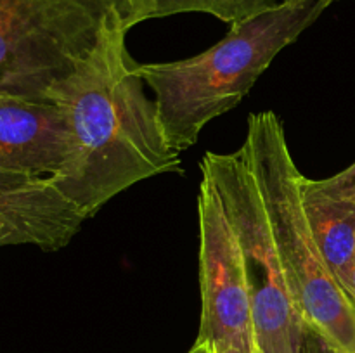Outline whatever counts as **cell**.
Wrapping results in <instances>:
<instances>
[{
    "label": "cell",
    "instance_id": "1",
    "mask_svg": "<svg viewBox=\"0 0 355 353\" xmlns=\"http://www.w3.org/2000/svg\"><path fill=\"white\" fill-rule=\"evenodd\" d=\"M128 30L125 16L111 19L96 47L44 93L61 107L71 141L68 165L51 180L87 218L137 182L182 172L127 51Z\"/></svg>",
    "mask_w": 355,
    "mask_h": 353
},
{
    "label": "cell",
    "instance_id": "2",
    "mask_svg": "<svg viewBox=\"0 0 355 353\" xmlns=\"http://www.w3.org/2000/svg\"><path fill=\"white\" fill-rule=\"evenodd\" d=\"M329 7L322 0H283L232 24L218 44L173 62L137 64L155 92L170 145L182 152L198 142L211 120L234 109L270 66Z\"/></svg>",
    "mask_w": 355,
    "mask_h": 353
},
{
    "label": "cell",
    "instance_id": "3",
    "mask_svg": "<svg viewBox=\"0 0 355 353\" xmlns=\"http://www.w3.org/2000/svg\"><path fill=\"white\" fill-rule=\"evenodd\" d=\"M259 185L288 286L305 324L355 353V305L326 265L302 203V173L272 111L253 113L241 145Z\"/></svg>",
    "mask_w": 355,
    "mask_h": 353
},
{
    "label": "cell",
    "instance_id": "4",
    "mask_svg": "<svg viewBox=\"0 0 355 353\" xmlns=\"http://www.w3.org/2000/svg\"><path fill=\"white\" fill-rule=\"evenodd\" d=\"M200 166L241 246L257 350L302 353L307 324L288 286L266 206L245 154L241 149L231 154L207 152Z\"/></svg>",
    "mask_w": 355,
    "mask_h": 353
},
{
    "label": "cell",
    "instance_id": "5",
    "mask_svg": "<svg viewBox=\"0 0 355 353\" xmlns=\"http://www.w3.org/2000/svg\"><path fill=\"white\" fill-rule=\"evenodd\" d=\"M128 14L130 0H0V90L42 97Z\"/></svg>",
    "mask_w": 355,
    "mask_h": 353
},
{
    "label": "cell",
    "instance_id": "6",
    "mask_svg": "<svg viewBox=\"0 0 355 353\" xmlns=\"http://www.w3.org/2000/svg\"><path fill=\"white\" fill-rule=\"evenodd\" d=\"M200 217L201 324L196 341L215 348H255L252 296L236 232L217 192L201 179Z\"/></svg>",
    "mask_w": 355,
    "mask_h": 353
},
{
    "label": "cell",
    "instance_id": "7",
    "mask_svg": "<svg viewBox=\"0 0 355 353\" xmlns=\"http://www.w3.org/2000/svg\"><path fill=\"white\" fill-rule=\"evenodd\" d=\"M71 156L68 125L61 107L47 96L0 90V166L54 179Z\"/></svg>",
    "mask_w": 355,
    "mask_h": 353
},
{
    "label": "cell",
    "instance_id": "8",
    "mask_svg": "<svg viewBox=\"0 0 355 353\" xmlns=\"http://www.w3.org/2000/svg\"><path fill=\"white\" fill-rule=\"evenodd\" d=\"M85 220L51 179L24 176L0 183V248L30 244L58 251Z\"/></svg>",
    "mask_w": 355,
    "mask_h": 353
},
{
    "label": "cell",
    "instance_id": "9",
    "mask_svg": "<svg viewBox=\"0 0 355 353\" xmlns=\"http://www.w3.org/2000/svg\"><path fill=\"white\" fill-rule=\"evenodd\" d=\"M302 203L326 265L342 286L355 258V204L326 194L302 176Z\"/></svg>",
    "mask_w": 355,
    "mask_h": 353
},
{
    "label": "cell",
    "instance_id": "10",
    "mask_svg": "<svg viewBox=\"0 0 355 353\" xmlns=\"http://www.w3.org/2000/svg\"><path fill=\"white\" fill-rule=\"evenodd\" d=\"M269 0H130L128 28L180 12H207L232 26L262 12Z\"/></svg>",
    "mask_w": 355,
    "mask_h": 353
},
{
    "label": "cell",
    "instance_id": "11",
    "mask_svg": "<svg viewBox=\"0 0 355 353\" xmlns=\"http://www.w3.org/2000/svg\"><path fill=\"white\" fill-rule=\"evenodd\" d=\"M315 185L326 194L347 199L355 204V163L345 168L343 172L336 173L335 176H329L324 180H315Z\"/></svg>",
    "mask_w": 355,
    "mask_h": 353
},
{
    "label": "cell",
    "instance_id": "12",
    "mask_svg": "<svg viewBox=\"0 0 355 353\" xmlns=\"http://www.w3.org/2000/svg\"><path fill=\"white\" fill-rule=\"evenodd\" d=\"M302 353H343L342 350L336 348L324 334L318 331V329L307 325L305 327V338H304V348Z\"/></svg>",
    "mask_w": 355,
    "mask_h": 353
},
{
    "label": "cell",
    "instance_id": "13",
    "mask_svg": "<svg viewBox=\"0 0 355 353\" xmlns=\"http://www.w3.org/2000/svg\"><path fill=\"white\" fill-rule=\"evenodd\" d=\"M342 287H343V291L349 294V298L352 300V303L355 305V258H354L352 266H350L349 272H347V277L343 279Z\"/></svg>",
    "mask_w": 355,
    "mask_h": 353
},
{
    "label": "cell",
    "instance_id": "14",
    "mask_svg": "<svg viewBox=\"0 0 355 353\" xmlns=\"http://www.w3.org/2000/svg\"><path fill=\"white\" fill-rule=\"evenodd\" d=\"M24 176H33V175H26V173L14 172V170H9V168H2V166H0V183L12 182V180H17V179H24Z\"/></svg>",
    "mask_w": 355,
    "mask_h": 353
},
{
    "label": "cell",
    "instance_id": "15",
    "mask_svg": "<svg viewBox=\"0 0 355 353\" xmlns=\"http://www.w3.org/2000/svg\"><path fill=\"white\" fill-rule=\"evenodd\" d=\"M187 353H217V350H215V346L211 345V343L196 341L193 345V348H191Z\"/></svg>",
    "mask_w": 355,
    "mask_h": 353
},
{
    "label": "cell",
    "instance_id": "16",
    "mask_svg": "<svg viewBox=\"0 0 355 353\" xmlns=\"http://www.w3.org/2000/svg\"><path fill=\"white\" fill-rule=\"evenodd\" d=\"M217 353H259L255 348H238V346H222V348H215Z\"/></svg>",
    "mask_w": 355,
    "mask_h": 353
},
{
    "label": "cell",
    "instance_id": "17",
    "mask_svg": "<svg viewBox=\"0 0 355 353\" xmlns=\"http://www.w3.org/2000/svg\"><path fill=\"white\" fill-rule=\"evenodd\" d=\"M322 2H328L329 6H331V3H333V2H336V0H322Z\"/></svg>",
    "mask_w": 355,
    "mask_h": 353
}]
</instances>
